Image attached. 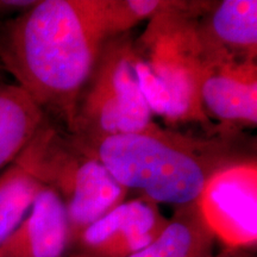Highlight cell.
<instances>
[{
	"label": "cell",
	"mask_w": 257,
	"mask_h": 257,
	"mask_svg": "<svg viewBox=\"0 0 257 257\" xmlns=\"http://www.w3.org/2000/svg\"><path fill=\"white\" fill-rule=\"evenodd\" d=\"M112 37L111 0H42L3 29L0 61L43 113L70 131L79 96Z\"/></svg>",
	"instance_id": "6da1fadb"
},
{
	"label": "cell",
	"mask_w": 257,
	"mask_h": 257,
	"mask_svg": "<svg viewBox=\"0 0 257 257\" xmlns=\"http://www.w3.org/2000/svg\"><path fill=\"white\" fill-rule=\"evenodd\" d=\"M93 150L124 188L155 204H194L212 176L253 160L237 131L220 128L194 136L155 124L142 133L106 137Z\"/></svg>",
	"instance_id": "7a4b0ae2"
},
{
	"label": "cell",
	"mask_w": 257,
	"mask_h": 257,
	"mask_svg": "<svg viewBox=\"0 0 257 257\" xmlns=\"http://www.w3.org/2000/svg\"><path fill=\"white\" fill-rule=\"evenodd\" d=\"M14 162L63 201L72 240L126 198L94 152L47 115Z\"/></svg>",
	"instance_id": "3957f363"
},
{
	"label": "cell",
	"mask_w": 257,
	"mask_h": 257,
	"mask_svg": "<svg viewBox=\"0 0 257 257\" xmlns=\"http://www.w3.org/2000/svg\"><path fill=\"white\" fill-rule=\"evenodd\" d=\"M205 5L206 2H170L134 42L136 54L169 95L167 124L172 127L212 124L201 102L206 61L195 30V18Z\"/></svg>",
	"instance_id": "277c9868"
},
{
	"label": "cell",
	"mask_w": 257,
	"mask_h": 257,
	"mask_svg": "<svg viewBox=\"0 0 257 257\" xmlns=\"http://www.w3.org/2000/svg\"><path fill=\"white\" fill-rule=\"evenodd\" d=\"M134 42L131 32L106 41L79 96L69 133L87 147L156 124L134 72Z\"/></svg>",
	"instance_id": "5b68a950"
},
{
	"label": "cell",
	"mask_w": 257,
	"mask_h": 257,
	"mask_svg": "<svg viewBox=\"0 0 257 257\" xmlns=\"http://www.w3.org/2000/svg\"><path fill=\"white\" fill-rule=\"evenodd\" d=\"M202 219L231 249L252 246L257 239L256 159L213 175L195 201Z\"/></svg>",
	"instance_id": "8992f818"
},
{
	"label": "cell",
	"mask_w": 257,
	"mask_h": 257,
	"mask_svg": "<svg viewBox=\"0 0 257 257\" xmlns=\"http://www.w3.org/2000/svg\"><path fill=\"white\" fill-rule=\"evenodd\" d=\"M167 221L146 198L123 201L72 240L75 257H130L149 245Z\"/></svg>",
	"instance_id": "52a82bcc"
},
{
	"label": "cell",
	"mask_w": 257,
	"mask_h": 257,
	"mask_svg": "<svg viewBox=\"0 0 257 257\" xmlns=\"http://www.w3.org/2000/svg\"><path fill=\"white\" fill-rule=\"evenodd\" d=\"M200 94L205 113L224 128L256 126V61H206Z\"/></svg>",
	"instance_id": "ba28073f"
},
{
	"label": "cell",
	"mask_w": 257,
	"mask_h": 257,
	"mask_svg": "<svg viewBox=\"0 0 257 257\" xmlns=\"http://www.w3.org/2000/svg\"><path fill=\"white\" fill-rule=\"evenodd\" d=\"M195 30L205 61H256L257 2H206Z\"/></svg>",
	"instance_id": "9c48e42d"
},
{
	"label": "cell",
	"mask_w": 257,
	"mask_h": 257,
	"mask_svg": "<svg viewBox=\"0 0 257 257\" xmlns=\"http://www.w3.org/2000/svg\"><path fill=\"white\" fill-rule=\"evenodd\" d=\"M70 242L63 201L44 187L25 219L0 246V257H63Z\"/></svg>",
	"instance_id": "30bf717a"
},
{
	"label": "cell",
	"mask_w": 257,
	"mask_h": 257,
	"mask_svg": "<svg viewBox=\"0 0 257 257\" xmlns=\"http://www.w3.org/2000/svg\"><path fill=\"white\" fill-rule=\"evenodd\" d=\"M213 239L194 202L179 207L159 236L130 257H212Z\"/></svg>",
	"instance_id": "8fae6325"
},
{
	"label": "cell",
	"mask_w": 257,
	"mask_h": 257,
	"mask_svg": "<svg viewBox=\"0 0 257 257\" xmlns=\"http://www.w3.org/2000/svg\"><path fill=\"white\" fill-rule=\"evenodd\" d=\"M46 114L18 85H0V169L14 163Z\"/></svg>",
	"instance_id": "7c38bea8"
},
{
	"label": "cell",
	"mask_w": 257,
	"mask_h": 257,
	"mask_svg": "<svg viewBox=\"0 0 257 257\" xmlns=\"http://www.w3.org/2000/svg\"><path fill=\"white\" fill-rule=\"evenodd\" d=\"M44 188L41 181L17 162L0 175V246L30 212Z\"/></svg>",
	"instance_id": "4fadbf2b"
},
{
	"label": "cell",
	"mask_w": 257,
	"mask_h": 257,
	"mask_svg": "<svg viewBox=\"0 0 257 257\" xmlns=\"http://www.w3.org/2000/svg\"><path fill=\"white\" fill-rule=\"evenodd\" d=\"M170 4L169 0H111V22L114 36L155 17Z\"/></svg>",
	"instance_id": "5bb4252c"
},
{
	"label": "cell",
	"mask_w": 257,
	"mask_h": 257,
	"mask_svg": "<svg viewBox=\"0 0 257 257\" xmlns=\"http://www.w3.org/2000/svg\"><path fill=\"white\" fill-rule=\"evenodd\" d=\"M219 257H224V256H219ZM225 257H226V256H225Z\"/></svg>",
	"instance_id": "9a60e30c"
}]
</instances>
